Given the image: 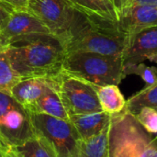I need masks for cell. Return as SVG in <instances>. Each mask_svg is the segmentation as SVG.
Returning a JSON list of instances; mask_svg holds the SVG:
<instances>
[{"mask_svg":"<svg viewBox=\"0 0 157 157\" xmlns=\"http://www.w3.org/2000/svg\"><path fill=\"white\" fill-rule=\"evenodd\" d=\"M13 68L22 79L55 76L62 73L66 51L52 35L29 38L7 47Z\"/></svg>","mask_w":157,"mask_h":157,"instance_id":"obj_1","label":"cell"},{"mask_svg":"<svg viewBox=\"0 0 157 157\" xmlns=\"http://www.w3.org/2000/svg\"><path fill=\"white\" fill-rule=\"evenodd\" d=\"M108 151L109 157H157V135L147 132L125 108L112 115Z\"/></svg>","mask_w":157,"mask_h":157,"instance_id":"obj_2","label":"cell"},{"mask_svg":"<svg viewBox=\"0 0 157 157\" xmlns=\"http://www.w3.org/2000/svg\"><path fill=\"white\" fill-rule=\"evenodd\" d=\"M62 71L94 86H119L126 77L121 57L94 52H67Z\"/></svg>","mask_w":157,"mask_h":157,"instance_id":"obj_3","label":"cell"},{"mask_svg":"<svg viewBox=\"0 0 157 157\" xmlns=\"http://www.w3.org/2000/svg\"><path fill=\"white\" fill-rule=\"evenodd\" d=\"M27 10L37 17L64 48L92 21L67 0H29Z\"/></svg>","mask_w":157,"mask_h":157,"instance_id":"obj_4","label":"cell"},{"mask_svg":"<svg viewBox=\"0 0 157 157\" xmlns=\"http://www.w3.org/2000/svg\"><path fill=\"white\" fill-rule=\"evenodd\" d=\"M127 44L126 36L117 28L98 25L91 21L66 45L65 51L94 52L121 57Z\"/></svg>","mask_w":157,"mask_h":157,"instance_id":"obj_5","label":"cell"},{"mask_svg":"<svg viewBox=\"0 0 157 157\" xmlns=\"http://www.w3.org/2000/svg\"><path fill=\"white\" fill-rule=\"evenodd\" d=\"M36 135L29 112L10 94L0 92V142L14 146Z\"/></svg>","mask_w":157,"mask_h":157,"instance_id":"obj_6","label":"cell"},{"mask_svg":"<svg viewBox=\"0 0 157 157\" xmlns=\"http://www.w3.org/2000/svg\"><path fill=\"white\" fill-rule=\"evenodd\" d=\"M36 133L45 138L57 157H78L82 139L69 120L30 114Z\"/></svg>","mask_w":157,"mask_h":157,"instance_id":"obj_7","label":"cell"},{"mask_svg":"<svg viewBox=\"0 0 157 157\" xmlns=\"http://www.w3.org/2000/svg\"><path fill=\"white\" fill-rule=\"evenodd\" d=\"M58 94L68 115H81L103 111L94 86L62 71Z\"/></svg>","mask_w":157,"mask_h":157,"instance_id":"obj_8","label":"cell"},{"mask_svg":"<svg viewBox=\"0 0 157 157\" xmlns=\"http://www.w3.org/2000/svg\"><path fill=\"white\" fill-rule=\"evenodd\" d=\"M0 35L7 46L41 35H51L45 25L28 10H13L0 28Z\"/></svg>","mask_w":157,"mask_h":157,"instance_id":"obj_9","label":"cell"},{"mask_svg":"<svg viewBox=\"0 0 157 157\" xmlns=\"http://www.w3.org/2000/svg\"><path fill=\"white\" fill-rule=\"evenodd\" d=\"M157 25V6L133 3L119 15L118 29L126 39L138 32Z\"/></svg>","mask_w":157,"mask_h":157,"instance_id":"obj_10","label":"cell"},{"mask_svg":"<svg viewBox=\"0 0 157 157\" xmlns=\"http://www.w3.org/2000/svg\"><path fill=\"white\" fill-rule=\"evenodd\" d=\"M157 54V25L138 32L127 39V44L122 55L123 68L144 63Z\"/></svg>","mask_w":157,"mask_h":157,"instance_id":"obj_11","label":"cell"},{"mask_svg":"<svg viewBox=\"0 0 157 157\" xmlns=\"http://www.w3.org/2000/svg\"><path fill=\"white\" fill-rule=\"evenodd\" d=\"M60 74L55 76L22 79L14 86L11 91V96L27 109L49 90H58Z\"/></svg>","mask_w":157,"mask_h":157,"instance_id":"obj_12","label":"cell"},{"mask_svg":"<svg viewBox=\"0 0 157 157\" xmlns=\"http://www.w3.org/2000/svg\"><path fill=\"white\" fill-rule=\"evenodd\" d=\"M77 11L98 25L117 28L118 13L112 0H67Z\"/></svg>","mask_w":157,"mask_h":157,"instance_id":"obj_13","label":"cell"},{"mask_svg":"<svg viewBox=\"0 0 157 157\" xmlns=\"http://www.w3.org/2000/svg\"><path fill=\"white\" fill-rule=\"evenodd\" d=\"M111 118L112 115L104 111L81 115H69V121L73 123L82 140L99 134L109 125Z\"/></svg>","mask_w":157,"mask_h":157,"instance_id":"obj_14","label":"cell"},{"mask_svg":"<svg viewBox=\"0 0 157 157\" xmlns=\"http://www.w3.org/2000/svg\"><path fill=\"white\" fill-rule=\"evenodd\" d=\"M3 157H57V155L50 143L37 134L21 144L6 147Z\"/></svg>","mask_w":157,"mask_h":157,"instance_id":"obj_15","label":"cell"},{"mask_svg":"<svg viewBox=\"0 0 157 157\" xmlns=\"http://www.w3.org/2000/svg\"><path fill=\"white\" fill-rule=\"evenodd\" d=\"M27 110L29 114H43L63 120H69V115L56 89L49 90L33 105L27 109Z\"/></svg>","mask_w":157,"mask_h":157,"instance_id":"obj_16","label":"cell"},{"mask_svg":"<svg viewBox=\"0 0 157 157\" xmlns=\"http://www.w3.org/2000/svg\"><path fill=\"white\" fill-rule=\"evenodd\" d=\"M101 109L109 115H116L122 112L127 104V100L116 85L104 86H95Z\"/></svg>","mask_w":157,"mask_h":157,"instance_id":"obj_17","label":"cell"},{"mask_svg":"<svg viewBox=\"0 0 157 157\" xmlns=\"http://www.w3.org/2000/svg\"><path fill=\"white\" fill-rule=\"evenodd\" d=\"M109 125L99 134L82 140L78 157H109Z\"/></svg>","mask_w":157,"mask_h":157,"instance_id":"obj_18","label":"cell"},{"mask_svg":"<svg viewBox=\"0 0 157 157\" xmlns=\"http://www.w3.org/2000/svg\"><path fill=\"white\" fill-rule=\"evenodd\" d=\"M21 80L22 77L11 64L7 48L0 51V92L11 95L14 86Z\"/></svg>","mask_w":157,"mask_h":157,"instance_id":"obj_19","label":"cell"},{"mask_svg":"<svg viewBox=\"0 0 157 157\" xmlns=\"http://www.w3.org/2000/svg\"><path fill=\"white\" fill-rule=\"evenodd\" d=\"M145 107L154 109L157 107V83L152 86H145L142 90L127 99L126 109L133 115Z\"/></svg>","mask_w":157,"mask_h":157,"instance_id":"obj_20","label":"cell"},{"mask_svg":"<svg viewBox=\"0 0 157 157\" xmlns=\"http://www.w3.org/2000/svg\"><path fill=\"white\" fill-rule=\"evenodd\" d=\"M125 75H136L140 76L146 86H152L157 83V66H149L144 63L124 67Z\"/></svg>","mask_w":157,"mask_h":157,"instance_id":"obj_21","label":"cell"},{"mask_svg":"<svg viewBox=\"0 0 157 157\" xmlns=\"http://www.w3.org/2000/svg\"><path fill=\"white\" fill-rule=\"evenodd\" d=\"M134 116L147 132L157 135V110L155 109L149 107L143 108Z\"/></svg>","mask_w":157,"mask_h":157,"instance_id":"obj_22","label":"cell"},{"mask_svg":"<svg viewBox=\"0 0 157 157\" xmlns=\"http://www.w3.org/2000/svg\"><path fill=\"white\" fill-rule=\"evenodd\" d=\"M29 0H0V2L10 6L14 10H27Z\"/></svg>","mask_w":157,"mask_h":157,"instance_id":"obj_23","label":"cell"},{"mask_svg":"<svg viewBox=\"0 0 157 157\" xmlns=\"http://www.w3.org/2000/svg\"><path fill=\"white\" fill-rule=\"evenodd\" d=\"M135 0H112L115 9L118 13V17L121 13H122L125 9L130 7Z\"/></svg>","mask_w":157,"mask_h":157,"instance_id":"obj_24","label":"cell"},{"mask_svg":"<svg viewBox=\"0 0 157 157\" xmlns=\"http://www.w3.org/2000/svg\"><path fill=\"white\" fill-rule=\"evenodd\" d=\"M13 10L14 9L11 8L10 6L0 2V28L5 23V21L8 18V17L10 16V14L12 13Z\"/></svg>","mask_w":157,"mask_h":157,"instance_id":"obj_25","label":"cell"},{"mask_svg":"<svg viewBox=\"0 0 157 157\" xmlns=\"http://www.w3.org/2000/svg\"><path fill=\"white\" fill-rule=\"evenodd\" d=\"M135 4H141V5H149L157 6V0H135Z\"/></svg>","mask_w":157,"mask_h":157,"instance_id":"obj_26","label":"cell"},{"mask_svg":"<svg viewBox=\"0 0 157 157\" xmlns=\"http://www.w3.org/2000/svg\"><path fill=\"white\" fill-rule=\"evenodd\" d=\"M8 46L6 45V43L4 41V40L2 39V37H1V35H0V51H2V50H4V49H6Z\"/></svg>","mask_w":157,"mask_h":157,"instance_id":"obj_27","label":"cell"},{"mask_svg":"<svg viewBox=\"0 0 157 157\" xmlns=\"http://www.w3.org/2000/svg\"><path fill=\"white\" fill-rule=\"evenodd\" d=\"M5 149H6V146L0 142V157H3V155H4Z\"/></svg>","mask_w":157,"mask_h":157,"instance_id":"obj_28","label":"cell"},{"mask_svg":"<svg viewBox=\"0 0 157 157\" xmlns=\"http://www.w3.org/2000/svg\"><path fill=\"white\" fill-rule=\"evenodd\" d=\"M148 60H149L150 62H152V63H156L157 64V54L154 55V56H152V57H150Z\"/></svg>","mask_w":157,"mask_h":157,"instance_id":"obj_29","label":"cell"},{"mask_svg":"<svg viewBox=\"0 0 157 157\" xmlns=\"http://www.w3.org/2000/svg\"><path fill=\"white\" fill-rule=\"evenodd\" d=\"M155 109H156V110H157V107H156V108H155Z\"/></svg>","mask_w":157,"mask_h":157,"instance_id":"obj_30","label":"cell"}]
</instances>
